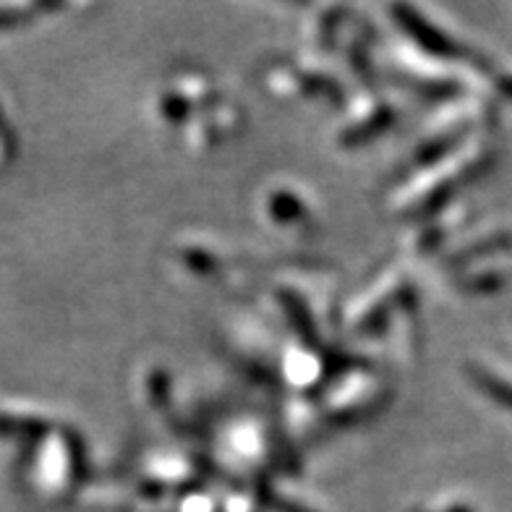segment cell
I'll use <instances>...</instances> for the list:
<instances>
[{
	"mask_svg": "<svg viewBox=\"0 0 512 512\" xmlns=\"http://www.w3.org/2000/svg\"><path fill=\"white\" fill-rule=\"evenodd\" d=\"M400 16L405 19V27L411 29V34L416 37L424 48L434 50V53H455V48L450 45V40L447 37H442L439 32H434L429 24H424L421 19H416V16L411 14V11H400Z\"/></svg>",
	"mask_w": 512,
	"mask_h": 512,
	"instance_id": "cell-1",
	"label": "cell"
},
{
	"mask_svg": "<svg viewBox=\"0 0 512 512\" xmlns=\"http://www.w3.org/2000/svg\"><path fill=\"white\" fill-rule=\"evenodd\" d=\"M473 379H476V384H479L481 390L489 392L497 403L507 405L512 411V384H505L499 382L497 377H492V374H486V371H473Z\"/></svg>",
	"mask_w": 512,
	"mask_h": 512,
	"instance_id": "cell-2",
	"label": "cell"
},
{
	"mask_svg": "<svg viewBox=\"0 0 512 512\" xmlns=\"http://www.w3.org/2000/svg\"><path fill=\"white\" fill-rule=\"evenodd\" d=\"M502 87H505V92H507V95H510V97H512V79H507V81H505V84H502Z\"/></svg>",
	"mask_w": 512,
	"mask_h": 512,
	"instance_id": "cell-3",
	"label": "cell"
}]
</instances>
